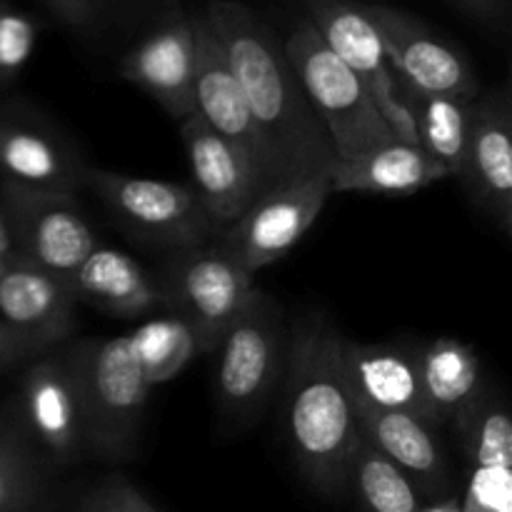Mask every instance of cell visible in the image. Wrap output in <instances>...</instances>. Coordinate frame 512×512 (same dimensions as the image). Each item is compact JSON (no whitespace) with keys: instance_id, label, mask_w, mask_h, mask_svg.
Wrapping results in <instances>:
<instances>
[{"instance_id":"e0dca14e","label":"cell","mask_w":512,"mask_h":512,"mask_svg":"<svg viewBox=\"0 0 512 512\" xmlns=\"http://www.w3.org/2000/svg\"><path fill=\"white\" fill-rule=\"evenodd\" d=\"M195 35H198V65H195L193 85L195 115L220 138L230 140L235 148L243 150L250 163L263 175L268 188H273L275 175L268 145L250 115L243 90L230 73L223 48L203 13H195Z\"/></svg>"},{"instance_id":"5b68a950","label":"cell","mask_w":512,"mask_h":512,"mask_svg":"<svg viewBox=\"0 0 512 512\" xmlns=\"http://www.w3.org/2000/svg\"><path fill=\"white\" fill-rule=\"evenodd\" d=\"M85 185L125 233L155 248L183 253L218 235L188 185L100 168H88Z\"/></svg>"},{"instance_id":"9a60e30c","label":"cell","mask_w":512,"mask_h":512,"mask_svg":"<svg viewBox=\"0 0 512 512\" xmlns=\"http://www.w3.org/2000/svg\"><path fill=\"white\" fill-rule=\"evenodd\" d=\"M90 165L50 120L18 103L0 105V175L3 183L75 193Z\"/></svg>"},{"instance_id":"6da1fadb","label":"cell","mask_w":512,"mask_h":512,"mask_svg":"<svg viewBox=\"0 0 512 512\" xmlns=\"http://www.w3.org/2000/svg\"><path fill=\"white\" fill-rule=\"evenodd\" d=\"M203 15L268 145L275 185L333 175L338 155L285 55L283 38L238 0H210Z\"/></svg>"},{"instance_id":"8fae6325","label":"cell","mask_w":512,"mask_h":512,"mask_svg":"<svg viewBox=\"0 0 512 512\" xmlns=\"http://www.w3.org/2000/svg\"><path fill=\"white\" fill-rule=\"evenodd\" d=\"M195 65V13L168 3L145 20L140 35L120 58V73L180 123L195 113Z\"/></svg>"},{"instance_id":"d4e9b609","label":"cell","mask_w":512,"mask_h":512,"mask_svg":"<svg viewBox=\"0 0 512 512\" xmlns=\"http://www.w3.org/2000/svg\"><path fill=\"white\" fill-rule=\"evenodd\" d=\"M403 85V103L413 118L418 143L438 160L448 178H458L468 153L478 95H433Z\"/></svg>"},{"instance_id":"4fadbf2b","label":"cell","mask_w":512,"mask_h":512,"mask_svg":"<svg viewBox=\"0 0 512 512\" xmlns=\"http://www.w3.org/2000/svg\"><path fill=\"white\" fill-rule=\"evenodd\" d=\"M363 8L405 85L433 95H478V78L468 60L428 23L393 5L363 3Z\"/></svg>"},{"instance_id":"52a82bcc","label":"cell","mask_w":512,"mask_h":512,"mask_svg":"<svg viewBox=\"0 0 512 512\" xmlns=\"http://www.w3.org/2000/svg\"><path fill=\"white\" fill-rule=\"evenodd\" d=\"M280 315L273 300L255 288L243 313L220 338L215 365V398L233 423L255 420L268 405L280 378Z\"/></svg>"},{"instance_id":"ffe728a7","label":"cell","mask_w":512,"mask_h":512,"mask_svg":"<svg viewBox=\"0 0 512 512\" xmlns=\"http://www.w3.org/2000/svg\"><path fill=\"white\" fill-rule=\"evenodd\" d=\"M455 428L470 458L460 512H512V420L505 405L483 395Z\"/></svg>"},{"instance_id":"3957f363","label":"cell","mask_w":512,"mask_h":512,"mask_svg":"<svg viewBox=\"0 0 512 512\" xmlns=\"http://www.w3.org/2000/svg\"><path fill=\"white\" fill-rule=\"evenodd\" d=\"M70 355L78 380L88 458H133L153 388L140 373L128 335L80 340L70 345Z\"/></svg>"},{"instance_id":"cb8c5ba5","label":"cell","mask_w":512,"mask_h":512,"mask_svg":"<svg viewBox=\"0 0 512 512\" xmlns=\"http://www.w3.org/2000/svg\"><path fill=\"white\" fill-rule=\"evenodd\" d=\"M420 385L433 425H458L483 398V375L475 348L458 338H438L420 348Z\"/></svg>"},{"instance_id":"83f0119b","label":"cell","mask_w":512,"mask_h":512,"mask_svg":"<svg viewBox=\"0 0 512 512\" xmlns=\"http://www.w3.org/2000/svg\"><path fill=\"white\" fill-rule=\"evenodd\" d=\"M128 340L150 388L173 380L193 360V355L200 353L190 325L175 313L148 320L135 328Z\"/></svg>"},{"instance_id":"d6986e66","label":"cell","mask_w":512,"mask_h":512,"mask_svg":"<svg viewBox=\"0 0 512 512\" xmlns=\"http://www.w3.org/2000/svg\"><path fill=\"white\" fill-rule=\"evenodd\" d=\"M343 373L355 400L413 415L435 428L420 385V350L398 343H358L343 335Z\"/></svg>"},{"instance_id":"7402d4cb","label":"cell","mask_w":512,"mask_h":512,"mask_svg":"<svg viewBox=\"0 0 512 512\" xmlns=\"http://www.w3.org/2000/svg\"><path fill=\"white\" fill-rule=\"evenodd\" d=\"M360 433L380 450L388 460H393L418 490L435 495L448 488V468L445 455L440 450L433 428L423 420L393 410H380L373 405L355 400Z\"/></svg>"},{"instance_id":"8992f818","label":"cell","mask_w":512,"mask_h":512,"mask_svg":"<svg viewBox=\"0 0 512 512\" xmlns=\"http://www.w3.org/2000/svg\"><path fill=\"white\" fill-rule=\"evenodd\" d=\"M165 308L183 318L200 353H213L225 330L243 313L255 293L253 273L230 258L218 243L175 253L158 275Z\"/></svg>"},{"instance_id":"4dcf8cb0","label":"cell","mask_w":512,"mask_h":512,"mask_svg":"<svg viewBox=\"0 0 512 512\" xmlns=\"http://www.w3.org/2000/svg\"><path fill=\"white\" fill-rule=\"evenodd\" d=\"M75 512H158L143 495L138 493L135 485H130L123 478H110L85 493L80 498Z\"/></svg>"},{"instance_id":"836d02e7","label":"cell","mask_w":512,"mask_h":512,"mask_svg":"<svg viewBox=\"0 0 512 512\" xmlns=\"http://www.w3.org/2000/svg\"><path fill=\"white\" fill-rule=\"evenodd\" d=\"M18 263V248H15L13 228H10V218L5 213V205L0 200V275Z\"/></svg>"},{"instance_id":"7a4b0ae2","label":"cell","mask_w":512,"mask_h":512,"mask_svg":"<svg viewBox=\"0 0 512 512\" xmlns=\"http://www.w3.org/2000/svg\"><path fill=\"white\" fill-rule=\"evenodd\" d=\"M340 350L343 335L338 328L320 315H305L295 325L285 373L288 438L295 463L328 495L348 485L350 458L363 435Z\"/></svg>"},{"instance_id":"30bf717a","label":"cell","mask_w":512,"mask_h":512,"mask_svg":"<svg viewBox=\"0 0 512 512\" xmlns=\"http://www.w3.org/2000/svg\"><path fill=\"white\" fill-rule=\"evenodd\" d=\"M305 18L323 43L358 75L383 118L403 143H418L413 118L403 103V85L385 55L380 35L358 0H303ZM420 145V143H418Z\"/></svg>"},{"instance_id":"5bb4252c","label":"cell","mask_w":512,"mask_h":512,"mask_svg":"<svg viewBox=\"0 0 512 512\" xmlns=\"http://www.w3.org/2000/svg\"><path fill=\"white\" fill-rule=\"evenodd\" d=\"M180 138L193 175V193L215 233L223 235L268 190V183L243 150L220 138L195 113L180 120Z\"/></svg>"},{"instance_id":"277c9868","label":"cell","mask_w":512,"mask_h":512,"mask_svg":"<svg viewBox=\"0 0 512 512\" xmlns=\"http://www.w3.org/2000/svg\"><path fill=\"white\" fill-rule=\"evenodd\" d=\"M283 50L315 115L328 130L338 160L398 140L358 75L323 43L308 18H300L290 28Z\"/></svg>"},{"instance_id":"ba28073f","label":"cell","mask_w":512,"mask_h":512,"mask_svg":"<svg viewBox=\"0 0 512 512\" xmlns=\"http://www.w3.org/2000/svg\"><path fill=\"white\" fill-rule=\"evenodd\" d=\"M0 200L13 228L18 260L73 283L80 265L100 245L75 193L3 183Z\"/></svg>"},{"instance_id":"d590c367","label":"cell","mask_w":512,"mask_h":512,"mask_svg":"<svg viewBox=\"0 0 512 512\" xmlns=\"http://www.w3.org/2000/svg\"><path fill=\"white\" fill-rule=\"evenodd\" d=\"M418 512H460V500L458 498L440 500V503L430 505V508H420Z\"/></svg>"},{"instance_id":"44dd1931","label":"cell","mask_w":512,"mask_h":512,"mask_svg":"<svg viewBox=\"0 0 512 512\" xmlns=\"http://www.w3.org/2000/svg\"><path fill=\"white\" fill-rule=\"evenodd\" d=\"M70 288L78 303L83 300L113 318H143L153 310L165 308L158 275H150L123 250L105 245H98L85 258Z\"/></svg>"},{"instance_id":"2e32d148","label":"cell","mask_w":512,"mask_h":512,"mask_svg":"<svg viewBox=\"0 0 512 512\" xmlns=\"http://www.w3.org/2000/svg\"><path fill=\"white\" fill-rule=\"evenodd\" d=\"M73 288L18 260L0 275V320L23 360L43 358L75 328Z\"/></svg>"},{"instance_id":"603a6c76","label":"cell","mask_w":512,"mask_h":512,"mask_svg":"<svg viewBox=\"0 0 512 512\" xmlns=\"http://www.w3.org/2000/svg\"><path fill=\"white\" fill-rule=\"evenodd\" d=\"M448 178L443 165L418 143L375 145L353 158L338 160L333 170V193L410 195Z\"/></svg>"},{"instance_id":"d6a6232c","label":"cell","mask_w":512,"mask_h":512,"mask_svg":"<svg viewBox=\"0 0 512 512\" xmlns=\"http://www.w3.org/2000/svg\"><path fill=\"white\" fill-rule=\"evenodd\" d=\"M80 498H83V495L75 490V485L70 488V485L60 483L53 493H48L43 500H38V503L20 512H75Z\"/></svg>"},{"instance_id":"484cf974","label":"cell","mask_w":512,"mask_h":512,"mask_svg":"<svg viewBox=\"0 0 512 512\" xmlns=\"http://www.w3.org/2000/svg\"><path fill=\"white\" fill-rule=\"evenodd\" d=\"M60 470L35 448L18 403L0 420V512H20L60 485Z\"/></svg>"},{"instance_id":"4316f807","label":"cell","mask_w":512,"mask_h":512,"mask_svg":"<svg viewBox=\"0 0 512 512\" xmlns=\"http://www.w3.org/2000/svg\"><path fill=\"white\" fill-rule=\"evenodd\" d=\"M348 483L355 485L370 512H418L420 493L413 480L385 458L365 435H360L348 468Z\"/></svg>"},{"instance_id":"7c38bea8","label":"cell","mask_w":512,"mask_h":512,"mask_svg":"<svg viewBox=\"0 0 512 512\" xmlns=\"http://www.w3.org/2000/svg\"><path fill=\"white\" fill-rule=\"evenodd\" d=\"M18 413L35 448L53 468L65 470L88 458L70 348L30 365L20 383Z\"/></svg>"},{"instance_id":"e575fe53","label":"cell","mask_w":512,"mask_h":512,"mask_svg":"<svg viewBox=\"0 0 512 512\" xmlns=\"http://www.w3.org/2000/svg\"><path fill=\"white\" fill-rule=\"evenodd\" d=\"M18 363H23V355H20L18 345H15L8 328H5L3 320H0V373H3V370H10Z\"/></svg>"},{"instance_id":"9c48e42d","label":"cell","mask_w":512,"mask_h":512,"mask_svg":"<svg viewBox=\"0 0 512 512\" xmlns=\"http://www.w3.org/2000/svg\"><path fill=\"white\" fill-rule=\"evenodd\" d=\"M333 195V175H305L265 190L243 218L218 235V245L248 273L268 268L290 253L313 228L325 200Z\"/></svg>"},{"instance_id":"f546056e","label":"cell","mask_w":512,"mask_h":512,"mask_svg":"<svg viewBox=\"0 0 512 512\" xmlns=\"http://www.w3.org/2000/svg\"><path fill=\"white\" fill-rule=\"evenodd\" d=\"M40 38V23L10 0H0V88H8L30 58Z\"/></svg>"},{"instance_id":"f1b7e54d","label":"cell","mask_w":512,"mask_h":512,"mask_svg":"<svg viewBox=\"0 0 512 512\" xmlns=\"http://www.w3.org/2000/svg\"><path fill=\"white\" fill-rule=\"evenodd\" d=\"M68 30L98 38L120 28H135L163 8V0H43Z\"/></svg>"},{"instance_id":"1f68e13d","label":"cell","mask_w":512,"mask_h":512,"mask_svg":"<svg viewBox=\"0 0 512 512\" xmlns=\"http://www.w3.org/2000/svg\"><path fill=\"white\" fill-rule=\"evenodd\" d=\"M458 5L468 18L488 25V28H505L510 15V0H450Z\"/></svg>"},{"instance_id":"ac0fdd59","label":"cell","mask_w":512,"mask_h":512,"mask_svg":"<svg viewBox=\"0 0 512 512\" xmlns=\"http://www.w3.org/2000/svg\"><path fill=\"white\" fill-rule=\"evenodd\" d=\"M508 88L478 95L468 153H465L463 180L470 198L485 210L493 223L512 233V128H510Z\"/></svg>"}]
</instances>
